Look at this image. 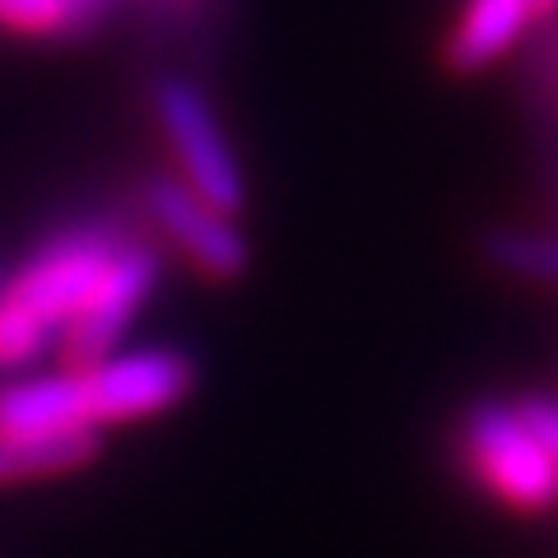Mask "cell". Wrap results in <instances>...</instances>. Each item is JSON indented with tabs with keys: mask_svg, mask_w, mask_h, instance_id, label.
Wrapping results in <instances>:
<instances>
[{
	"mask_svg": "<svg viewBox=\"0 0 558 558\" xmlns=\"http://www.w3.org/2000/svg\"><path fill=\"white\" fill-rule=\"evenodd\" d=\"M131 238L112 219H80L57 229L0 284V373H28L51 340L65 336L98 284L112 252Z\"/></svg>",
	"mask_w": 558,
	"mask_h": 558,
	"instance_id": "6da1fadb",
	"label": "cell"
},
{
	"mask_svg": "<svg viewBox=\"0 0 558 558\" xmlns=\"http://www.w3.org/2000/svg\"><path fill=\"white\" fill-rule=\"evenodd\" d=\"M457 461L488 498L512 512H549L558 502V470L531 414L508 400H475L457 418Z\"/></svg>",
	"mask_w": 558,
	"mask_h": 558,
	"instance_id": "7a4b0ae2",
	"label": "cell"
},
{
	"mask_svg": "<svg viewBox=\"0 0 558 558\" xmlns=\"http://www.w3.org/2000/svg\"><path fill=\"white\" fill-rule=\"evenodd\" d=\"M149 108L172 154V172L191 191H201L209 205H219L223 215L242 219V209H247V172H242L233 140L223 135L215 102L201 94V84L168 75L154 84Z\"/></svg>",
	"mask_w": 558,
	"mask_h": 558,
	"instance_id": "3957f363",
	"label": "cell"
},
{
	"mask_svg": "<svg viewBox=\"0 0 558 558\" xmlns=\"http://www.w3.org/2000/svg\"><path fill=\"white\" fill-rule=\"evenodd\" d=\"M140 215H145L149 233L178 252L201 279L233 284V279L247 275L252 242L242 233L238 215H223L219 205H209L178 172H154L140 186Z\"/></svg>",
	"mask_w": 558,
	"mask_h": 558,
	"instance_id": "277c9868",
	"label": "cell"
},
{
	"mask_svg": "<svg viewBox=\"0 0 558 558\" xmlns=\"http://www.w3.org/2000/svg\"><path fill=\"white\" fill-rule=\"evenodd\" d=\"M80 373L84 410L89 424L102 433L108 424H135V418H159L178 410L196 391V359L182 349L154 344V349H126L108 354Z\"/></svg>",
	"mask_w": 558,
	"mask_h": 558,
	"instance_id": "5b68a950",
	"label": "cell"
},
{
	"mask_svg": "<svg viewBox=\"0 0 558 558\" xmlns=\"http://www.w3.org/2000/svg\"><path fill=\"white\" fill-rule=\"evenodd\" d=\"M163 270V247L149 238L131 233L121 247L112 252V260L102 266L98 284L89 289V299L75 312V322L65 326L61 349L70 359V368H89V363L117 354L126 326L135 322V312L149 303L154 284H159Z\"/></svg>",
	"mask_w": 558,
	"mask_h": 558,
	"instance_id": "8992f818",
	"label": "cell"
},
{
	"mask_svg": "<svg viewBox=\"0 0 558 558\" xmlns=\"http://www.w3.org/2000/svg\"><path fill=\"white\" fill-rule=\"evenodd\" d=\"M531 33V0H465L457 24L447 28L442 65L451 75H480L502 61Z\"/></svg>",
	"mask_w": 558,
	"mask_h": 558,
	"instance_id": "52a82bcc",
	"label": "cell"
},
{
	"mask_svg": "<svg viewBox=\"0 0 558 558\" xmlns=\"http://www.w3.org/2000/svg\"><path fill=\"white\" fill-rule=\"evenodd\" d=\"M70 428H94L75 368L24 373L0 381V433H70Z\"/></svg>",
	"mask_w": 558,
	"mask_h": 558,
	"instance_id": "ba28073f",
	"label": "cell"
},
{
	"mask_svg": "<svg viewBox=\"0 0 558 558\" xmlns=\"http://www.w3.org/2000/svg\"><path fill=\"white\" fill-rule=\"evenodd\" d=\"M102 433L70 428V433H0V484L51 480L98 461Z\"/></svg>",
	"mask_w": 558,
	"mask_h": 558,
	"instance_id": "9c48e42d",
	"label": "cell"
},
{
	"mask_svg": "<svg viewBox=\"0 0 558 558\" xmlns=\"http://www.w3.org/2000/svg\"><path fill=\"white\" fill-rule=\"evenodd\" d=\"M480 256L488 270L508 279L558 289V229H488Z\"/></svg>",
	"mask_w": 558,
	"mask_h": 558,
	"instance_id": "30bf717a",
	"label": "cell"
},
{
	"mask_svg": "<svg viewBox=\"0 0 558 558\" xmlns=\"http://www.w3.org/2000/svg\"><path fill=\"white\" fill-rule=\"evenodd\" d=\"M521 94H526V112L558 135V20L539 24L535 38H526V57H521Z\"/></svg>",
	"mask_w": 558,
	"mask_h": 558,
	"instance_id": "8fae6325",
	"label": "cell"
},
{
	"mask_svg": "<svg viewBox=\"0 0 558 558\" xmlns=\"http://www.w3.org/2000/svg\"><path fill=\"white\" fill-rule=\"evenodd\" d=\"M0 33L10 38H80L89 33L75 0H0Z\"/></svg>",
	"mask_w": 558,
	"mask_h": 558,
	"instance_id": "7c38bea8",
	"label": "cell"
},
{
	"mask_svg": "<svg viewBox=\"0 0 558 558\" xmlns=\"http://www.w3.org/2000/svg\"><path fill=\"white\" fill-rule=\"evenodd\" d=\"M521 410L531 414V424H535L539 438H545L549 457H554V470H558V396H526L521 400Z\"/></svg>",
	"mask_w": 558,
	"mask_h": 558,
	"instance_id": "4fadbf2b",
	"label": "cell"
},
{
	"mask_svg": "<svg viewBox=\"0 0 558 558\" xmlns=\"http://www.w3.org/2000/svg\"><path fill=\"white\" fill-rule=\"evenodd\" d=\"M554 140V149L545 154V172H539V191H545V205H549V229H558V135Z\"/></svg>",
	"mask_w": 558,
	"mask_h": 558,
	"instance_id": "5bb4252c",
	"label": "cell"
},
{
	"mask_svg": "<svg viewBox=\"0 0 558 558\" xmlns=\"http://www.w3.org/2000/svg\"><path fill=\"white\" fill-rule=\"evenodd\" d=\"M558 20V0H531V28Z\"/></svg>",
	"mask_w": 558,
	"mask_h": 558,
	"instance_id": "9a60e30c",
	"label": "cell"
}]
</instances>
